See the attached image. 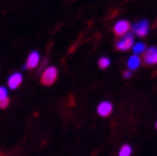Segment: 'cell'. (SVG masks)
<instances>
[{
	"instance_id": "cell-11",
	"label": "cell",
	"mask_w": 157,
	"mask_h": 156,
	"mask_svg": "<svg viewBox=\"0 0 157 156\" xmlns=\"http://www.w3.org/2000/svg\"><path fill=\"white\" fill-rule=\"evenodd\" d=\"M110 64H111V60H110L109 58H106V57H102V58H100V59H98V67H100L101 69H106V68H109Z\"/></svg>"
},
{
	"instance_id": "cell-1",
	"label": "cell",
	"mask_w": 157,
	"mask_h": 156,
	"mask_svg": "<svg viewBox=\"0 0 157 156\" xmlns=\"http://www.w3.org/2000/svg\"><path fill=\"white\" fill-rule=\"evenodd\" d=\"M58 78V69L55 67H49L45 69V72L41 76V83L44 86H51L55 83Z\"/></svg>"
},
{
	"instance_id": "cell-2",
	"label": "cell",
	"mask_w": 157,
	"mask_h": 156,
	"mask_svg": "<svg viewBox=\"0 0 157 156\" xmlns=\"http://www.w3.org/2000/svg\"><path fill=\"white\" fill-rule=\"evenodd\" d=\"M133 45H134V36L132 33H127L120 41H117L116 49L120 51H127L133 48Z\"/></svg>"
},
{
	"instance_id": "cell-8",
	"label": "cell",
	"mask_w": 157,
	"mask_h": 156,
	"mask_svg": "<svg viewBox=\"0 0 157 156\" xmlns=\"http://www.w3.org/2000/svg\"><path fill=\"white\" fill-rule=\"evenodd\" d=\"M22 81H23V77L21 73H13L8 78V86H9V88L15 90L22 84Z\"/></svg>"
},
{
	"instance_id": "cell-13",
	"label": "cell",
	"mask_w": 157,
	"mask_h": 156,
	"mask_svg": "<svg viewBox=\"0 0 157 156\" xmlns=\"http://www.w3.org/2000/svg\"><path fill=\"white\" fill-rule=\"evenodd\" d=\"M6 97H8V91H6V88L0 86V100L6 99Z\"/></svg>"
},
{
	"instance_id": "cell-9",
	"label": "cell",
	"mask_w": 157,
	"mask_h": 156,
	"mask_svg": "<svg viewBox=\"0 0 157 156\" xmlns=\"http://www.w3.org/2000/svg\"><path fill=\"white\" fill-rule=\"evenodd\" d=\"M139 65H140V59H139V57H138V55H132V57L129 58V60H128V67H129V69H130V71H134V69L139 68Z\"/></svg>"
},
{
	"instance_id": "cell-14",
	"label": "cell",
	"mask_w": 157,
	"mask_h": 156,
	"mask_svg": "<svg viewBox=\"0 0 157 156\" xmlns=\"http://www.w3.org/2000/svg\"><path fill=\"white\" fill-rule=\"evenodd\" d=\"M8 105H9V97L0 100V109H5L8 107Z\"/></svg>"
},
{
	"instance_id": "cell-4",
	"label": "cell",
	"mask_w": 157,
	"mask_h": 156,
	"mask_svg": "<svg viewBox=\"0 0 157 156\" xmlns=\"http://www.w3.org/2000/svg\"><path fill=\"white\" fill-rule=\"evenodd\" d=\"M129 29H130V23L129 21H125L121 19L116 23L114 26V33L116 36H125L127 33H129Z\"/></svg>"
},
{
	"instance_id": "cell-15",
	"label": "cell",
	"mask_w": 157,
	"mask_h": 156,
	"mask_svg": "<svg viewBox=\"0 0 157 156\" xmlns=\"http://www.w3.org/2000/svg\"><path fill=\"white\" fill-rule=\"evenodd\" d=\"M123 76H124V78H130L132 77V72L130 71H125Z\"/></svg>"
},
{
	"instance_id": "cell-12",
	"label": "cell",
	"mask_w": 157,
	"mask_h": 156,
	"mask_svg": "<svg viewBox=\"0 0 157 156\" xmlns=\"http://www.w3.org/2000/svg\"><path fill=\"white\" fill-rule=\"evenodd\" d=\"M132 147L129 145H124L121 146V149L119 151V156H132Z\"/></svg>"
},
{
	"instance_id": "cell-6",
	"label": "cell",
	"mask_w": 157,
	"mask_h": 156,
	"mask_svg": "<svg viewBox=\"0 0 157 156\" xmlns=\"http://www.w3.org/2000/svg\"><path fill=\"white\" fill-rule=\"evenodd\" d=\"M97 113L100 116L106 118V116H109L113 113V104L110 103V101H102V103H100L97 106Z\"/></svg>"
},
{
	"instance_id": "cell-10",
	"label": "cell",
	"mask_w": 157,
	"mask_h": 156,
	"mask_svg": "<svg viewBox=\"0 0 157 156\" xmlns=\"http://www.w3.org/2000/svg\"><path fill=\"white\" fill-rule=\"evenodd\" d=\"M133 51H134V55H139L146 51V45L143 42H137L136 45H133Z\"/></svg>"
},
{
	"instance_id": "cell-5",
	"label": "cell",
	"mask_w": 157,
	"mask_h": 156,
	"mask_svg": "<svg viewBox=\"0 0 157 156\" xmlns=\"http://www.w3.org/2000/svg\"><path fill=\"white\" fill-rule=\"evenodd\" d=\"M133 31L138 37H144L148 33V21L142 19L140 22L133 25Z\"/></svg>"
},
{
	"instance_id": "cell-3",
	"label": "cell",
	"mask_w": 157,
	"mask_h": 156,
	"mask_svg": "<svg viewBox=\"0 0 157 156\" xmlns=\"http://www.w3.org/2000/svg\"><path fill=\"white\" fill-rule=\"evenodd\" d=\"M143 61L146 65H153L157 64V48H151L146 49L144 55H143Z\"/></svg>"
},
{
	"instance_id": "cell-16",
	"label": "cell",
	"mask_w": 157,
	"mask_h": 156,
	"mask_svg": "<svg viewBox=\"0 0 157 156\" xmlns=\"http://www.w3.org/2000/svg\"><path fill=\"white\" fill-rule=\"evenodd\" d=\"M156 129H157V122H156Z\"/></svg>"
},
{
	"instance_id": "cell-7",
	"label": "cell",
	"mask_w": 157,
	"mask_h": 156,
	"mask_svg": "<svg viewBox=\"0 0 157 156\" xmlns=\"http://www.w3.org/2000/svg\"><path fill=\"white\" fill-rule=\"evenodd\" d=\"M38 63H40V54L37 51H32L27 58V63L25 65V69H35Z\"/></svg>"
}]
</instances>
